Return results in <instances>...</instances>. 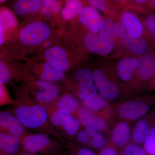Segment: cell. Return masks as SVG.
<instances>
[{"label":"cell","instance_id":"6da1fadb","mask_svg":"<svg viewBox=\"0 0 155 155\" xmlns=\"http://www.w3.org/2000/svg\"><path fill=\"white\" fill-rule=\"evenodd\" d=\"M52 30L48 22L41 19L33 20L20 29L13 41L8 46L10 59L22 58L39 51L45 41L51 37Z\"/></svg>","mask_w":155,"mask_h":155},{"label":"cell","instance_id":"7a4b0ae2","mask_svg":"<svg viewBox=\"0 0 155 155\" xmlns=\"http://www.w3.org/2000/svg\"><path fill=\"white\" fill-rule=\"evenodd\" d=\"M16 94L13 107L9 111L17 117L24 127L39 133L55 135L45 107L35 101L21 88L17 91Z\"/></svg>","mask_w":155,"mask_h":155},{"label":"cell","instance_id":"3957f363","mask_svg":"<svg viewBox=\"0 0 155 155\" xmlns=\"http://www.w3.org/2000/svg\"><path fill=\"white\" fill-rule=\"evenodd\" d=\"M21 89L35 101L48 109L58 99L60 89L55 83L22 75Z\"/></svg>","mask_w":155,"mask_h":155},{"label":"cell","instance_id":"277c9868","mask_svg":"<svg viewBox=\"0 0 155 155\" xmlns=\"http://www.w3.org/2000/svg\"><path fill=\"white\" fill-rule=\"evenodd\" d=\"M22 150L36 155H55L58 143L46 134L27 133L21 138Z\"/></svg>","mask_w":155,"mask_h":155},{"label":"cell","instance_id":"5b68a950","mask_svg":"<svg viewBox=\"0 0 155 155\" xmlns=\"http://www.w3.org/2000/svg\"><path fill=\"white\" fill-rule=\"evenodd\" d=\"M22 75L45 81L54 82L64 79L65 75L43 60H28L22 69Z\"/></svg>","mask_w":155,"mask_h":155},{"label":"cell","instance_id":"8992f818","mask_svg":"<svg viewBox=\"0 0 155 155\" xmlns=\"http://www.w3.org/2000/svg\"><path fill=\"white\" fill-rule=\"evenodd\" d=\"M49 120L53 128H61L70 136L77 134L80 122L75 116L69 112L61 110L48 111Z\"/></svg>","mask_w":155,"mask_h":155},{"label":"cell","instance_id":"52a82bcc","mask_svg":"<svg viewBox=\"0 0 155 155\" xmlns=\"http://www.w3.org/2000/svg\"><path fill=\"white\" fill-rule=\"evenodd\" d=\"M41 53L37 59L48 62L57 70L64 73L70 67L68 54L66 50L61 47L54 45Z\"/></svg>","mask_w":155,"mask_h":155},{"label":"cell","instance_id":"ba28073f","mask_svg":"<svg viewBox=\"0 0 155 155\" xmlns=\"http://www.w3.org/2000/svg\"><path fill=\"white\" fill-rule=\"evenodd\" d=\"M94 75L96 87L102 97L110 101L116 100L119 93V89L117 84L109 80L104 72L101 69L95 71Z\"/></svg>","mask_w":155,"mask_h":155},{"label":"cell","instance_id":"9c48e42d","mask_svg":"<svg viewBox=\"0 0 155 155\" xmlns=\"http://www.w3.org/2000/svg\"><path fill=\"white\" fill-rule=\"evenodd\" d=\"M0 19L5 37L6 45L8 46L20 29L19 22L13 11L6 7H0Z\"/></svg>","mask_w":155,"mask_h":155},{"label":"cell","instance_id":"30bf717a","mask_svg":"<svg viewBox=\"0 0 155 155\" xmlns=\"http://www.w3.org/2000/svg\"><path fill=\"white\" fill-rule=\"evenodd\" d=\"M84 44L91 51L103 55L109 54L115 45L111 37H103L97 33L87 35L84 38Z\"/></svg>","mask_w":155,"mask_h":155},{"label":"cell","instance_id":"8fae6325","mask_svg":"<svg viewBox=\"0 0 155 155\" xmlns=\"http://www.w3.org/2000/svg\"><path fill=\"white\" fill-rule=\"evenodd\" d=\"M16 116L9 111H0V131L17 136L22 138L27 133Z\"/></svg>","mask_w":155,"mask_h":155},{"label":"cell","instance_id":"7c38bea8","mask_svg":"<svg viewBox=\"0 0 155 155\" xmlns=\"http://www.w3.org/2000/svg\"><path fill=\"white\" fill-rule=\"evenodd\" d=\"M150 110L147 105L139 101H131L122 104L119 107V115L124 119L135 120L142 117Z\"/></svg>","mask_w":155,"mask_h":155},{"label":"cell","instance_id":"4fadbf2b","mask_svg":"<svg viewBox=\"0 0 155 155\" xmlns=\"http://www.w3.org/2000/svg\"><path fill=\"white\" fill-rule=\"evenodd\" d=\"M77 116L79 122L86 128H91L98 131L104 130L105 128L104 120L85 107L78 109Z\"/></svg>","mask_w":155,"mask_h":155},{"label":"cell","instance_id":"5bb4252c","mask_svg":"<svg viewBox=\"0 0 155 155\" xmlns=\"http://www.w3.org/2000/svg\"><path fill=\"white\" fill-rule=\"evenodd\" d=\"M21 150L20 137L0 131V155H15Z\"/></svg>","mask_w":155,"mask_h":155},{"label":"cell","instance_id":"9a60e30c","mask_svg":"<svg viewBox=\"0 0 155 155\" xmlns=\"http://www.w3.org/2000/svg\"><path fill=\"white\" fill-rule=\"evenodd\" d=\"M80 22L91 33L95 34L98 31L101 19L96 10L91 7L82 8L79 14Z\"/></svg>","mask_w":155,"mask_h":155},{"label":"cell","instance_id":"2e32d148","mask_svg":"<svg viewBox=\"0 0 155 155\" xmlns=\"http://www.w3.org/2000/svg\"><path fill=\"white\" fill-rule=\"evenodd\" d=\"M42 4L41 0H19L14 3L13 8L17 15L28 16L40 12Z\"/></svg>","mask_w":155,"mask_h":155},{"label":"cell","instance_id":"e0dca14e","mask_svg":"<svg viewBox=\"0 0 155 155\" xmlns=\"http://www.w3.org/2000/svg\"><path fill=\"white\" fill-rule=\"evenodd\" d=\"M8 61L0 59V84L5 85L13 80L21 79L22 70H17L9 64Z\"/></svg>","mask_w":155,"mask_h":155},{"label":"cell","instance_id":"ac0fdd59","mask_svg":"<svg viewBox=\"0 0 155 155\" xmlns=\"http://www.w3.org/2000/svg\"><path fill=\"white\" fill-rule=\"evenodd\" d=\"M122 21L129 36L137 38L142 35L143 27L134 14L130 12H126L122 15Z\"/></svg>","mask_w":155,"mask_h":155},{"label":"cell","instance_id":"d6986e66","mask_svg":"<svg viewBox=\"0 0 155 155\" xmlns=\"http://www.w3.org/2000/svg\"><path fill=\"white\" fill-rule=\"evenodd\" d=\"M139 61L136 59L125 58L121 59L117 66V72L120 78L124 81L132 78L136 69L138 68Z\"/></svg>","mask_w":155,"mask_h":155},{"label":"cell","instance_id":"ffe728a7","mask_svg":"<svg viewBox=\"0 0 155 155\" xmlns=\"http://www.w3.org/2000/svg\"><path fill=\"white\" fill-rule=\"evenodd\" d=\"M78 103L74 97L70 94H64L58 98L54 104L47 109V111L51 110H61L69 112L70 114L77 110Z\"/></svg>","mask_w":155,"mask_h":155},{"label":"cell","instance_id":"44dd1931","mask_svg":"<svg viewBox=\"0 0 155 155\" xmlns=\"http://www.w3.org/2000/svg\"><path fill=\"white\" fill-rule=\"evenodd\" d=\"M155 58L152 55L145 56L139 61L138 73L140 77L144 80L151 78L155 72Z\"/></svg>","mask_w":155,"mask_h":155},{"label":"cell","instance_id":"7402d4cb","mask_svg":"<svg viewBox=\"0 0 155 155\" xmlns=\"http://www.w3.org/2000/svg\"><path fill=\"white\" fill-rule=\"evenodd\" d=\"M61 2L56 0H43L41 15L42 17L48 20H53L55 16L60 12L61 8Z\"/></svg>","mask_w":155,"mask_h":155},{"label":"cell","instance_id":"603a6c76","mask_svg":"<svg viewBox=\"0 0 155 155\" xmlns=\"http://www.w3.org/2000/svg\"><path fill=\"white\" fill-rule=\"evenodd\" d=\"M130 130L127 123L122 122L118 124L113 131L112 138L115 144L123 146L130 140Z\"/></svg>","mask_w":155,"mask_h":155},{"label":"cell","instance_id":"cb8c5ba5","mask_svg":"<svg viewBox=\"0 0 155 155\" xmlns=\"http://www.w3.org/2000/svg\"><path fill=\"white\" fill-rule=\"evenodd\" d=\"M123 43L128 49L136 54H143L147 49V42L140 38H135L127 35L123 38Z\"/></svg>","mask_w":155,"mask_h":155},{"label":"cell","instance_id":"d4e9b609","mask_svg":"<svg viewBox=\"0 0 155 155\" xmlns=\"http://www.w3.org/2000/svg\"><path fill=\"white\" fill-rule=\"evenodd\" d=\"M83 8L82 3L78 0H69L61 11V15L64 19L70 20L80 14Z\"/></svg>","mask_w":155,"mask_h":155},{"label":"cell","instance_id":"484cf974","mask_svg":"<svg viewBox=\"0 0 155 155\" xmlns=\"http://www.w3.org/2000/svg\"><path fill=\"white\" fill-rule=\"evenodd\" d=\"M149 131V127L147 120H140L137 124L134 130V141L138 144L144 142L148 135Z\"/></svg>","mask_w":155,"mask_h":155},{"label":"cell","instance_id":"4316f807","mask_svg":"<svg viewBox=\"0 0 155 155\" xmlns=\"http://www.w3.org/2000/svg\"><path fill=\"white\" fill-rule=\"evenodd\" d=\"M85 131L89 137V143H91L94 147L101 148L106 144L105 137L102 134L100 133L98 130L86 128Z\"/></svg>","mask_w":155,"mask_h":155},{"label":"cell","instance_id":"83f0119b","mask_svg":"<svg viewBox=\"0 0 155 155\" xmlns=\"http://www.w3.org/2000/svg\"><path fill=\"white\" fill-rule=\"evenodd\" d=\"M78 94L84 101L91 99L97 95L96 87L94 84L79 85Z\"/></svg>","mask_w":155,"mask_h":155},{"label":"cell","instance_id":"f1b7e54d","mask_svg":"<svg viewBox=\"0 0 155 155\" xmlns=\"http://www.w3.org/2000/svg\"><path fill=\"white\" fill-rule=\"evenodd\" d=\"M75 78L79 85L94 84V72L89 69H80L75 73Z\"/></svg>","mask_w":155,"mask_h":155},{"label":"cell","instance_id":"f546056e","mask_svg":"<svg viewBox=\"0 0 155 155\" xmlns=\"http://www.w3.org/2000/svg\"><path fill=\"white\" fill-rule=\"evenodd\" d=\"M85 107L92 111H97L102 109L107 105V102L102 97L97 95L91 99L84 101Z\"/></svg>","mask_w":155,"mask_h":155},{"label":"cell","instance_id":"4dcf8cb0","mask_svg":"<svg viewBox=\"0 0 155 155\" xmlns=\"http://www.w3.org/2000/svg\"><path fill=\"white\" fill-rule=\"evenodd\" d=\"M114 28L113 21L110 19L103 20L100 24L98 31L100 35L103 37L112 36Z\"/></svg>","mask_w":155,"mask_h":155},{"label":"cell","instance_id":"1f68e13d","mask_svg":"<svg viewBox=\"0 0 155 155\" xmlns=\"http://www.w3.org/2000/svg\"><path fill=\"white\" fill-rule=\"evenodd\" d=\"M14 102L5 85L0 84V107L12 105Z\"/></svg>","mask_w":155,"mask_h":155},{"label":"cell","instance_id":"d6a6232c","mask_svg":"<svg viewBox=\"0 0 155 155\" xmlns=\"http://www.w3.org/2000/svg\"><path fill=\"white\" fill-rule=\"evenodd\" d=\"M144 148L146 151L150 153H155V128L152 127L145 141Z\"/></svg>","mask_w":155,"mask_h":155},{"label":"cell","instance_id":"836d02e7","mask_svg":"<svg viewBox=\"0 0 155 155\" xmlns=\"http://www.w3.org/2000/svg\"><path fill=\"white\" fill-rule=\"evenodd\" d=\"M128 33L124 25L120 22H117L114 25L112 36L119 38H125Z\"/></svg>","mask_w":155,"mask_h":155},{"label":"cell","instance_id":"e575fe53","mask_svg":"<svg viewBox=\"0 0 155 155\" xmlns=\"http://www.w3.org/2000/svg\"><path fill=\"white\" fill-rule=\"evenodd\" d=\"M125 155H146L142 148L137 145L131 144L125 148Z\"/></svg>","mask_w":155,"mask_h":155},{"label":"cell","instance_id":"d590c367","mask_svg":"<svg viewBox=\"0 0 155 155\" xmlns=\"http://www.w3.org/2000/svg\"><path fill=\"white\" fill-rule=\"evenodd\" d=\"M89 3L92 5L100 9L101 11H104L107 8V5L105 1L91 0L89 1Z\"/></svg>","mask_w":155,"mask_h":155},{"label":"cell","instance_id":"8d00e7d4","mask_svg":"<svg viewBox=\"0 0 155 155\" xmlns=\"http://www.w3.org/2000/svg\"><path fill=\"white\" fill-rule=\"evenodd\" d=\"M77 140L82 143H89V137L86 131L81 130L78 132L77 136Z\"/></svg>","mask_w":155,"mask_h":155},{"label":"cell","instance_id":"74e56055","mask_svg":"<svg viewBox=\"0 0 155 155\" xmlns=\"http://www.w3.org/2000/svg\"><path fill=\"white\" fill-rule=\"evenodd\" d=\"M147 25L153 33H155V19L153 16H150L147 19Z\"/></svg>","mask_w":155,"mask_h":155},{"label":"cell","instance_id":"f35d334b","mask_svg":"<svg viewBox=\"0 0 155 155\" xmlns=\"http://www.w3.org/2000/svg\"><path fill=\"white\" fill-rule=\"evenodd\" d=\"M0 59L10 60L8 54V46H0Z\"/></svg>","mask_w":155,"mask_h":155},{"label":"cell","instance_id":"ab89813d","mask_svg":"<svg viewBox=\"0 0 155 155\" xmlns=\"http://www.w3.org/2000/svg\"><path fill=\"white\" fill-rule=\"evenodd\" d=\"M101 155H119L117 151L114 148L110 147L103 149L101 152Z\"/></svg>","mask_w":155,"mask_h":155},{"label":"cell","instance_id":"60d3db41","mask_svg":"<svg viewBox=\"0 0 155 155\" xmlns=\"http://www.w3.org/2000/svg\"><path fill=\"white\" fill-rule=\"evenodd\" d=\"M6 45L5 37L0 19V46Z\"/></svg>","mask_w":155,"mask_h":155},{"label":"cell","instance_id":"b9f144b4","mask_svg":"<svg viewBox=\"0 0 155 155\" xmlns=\"http://www.w3.org/2000/svg\"><path fill=\"white\" fill-rule=\"evenodd\" d=\"M77 155H96L93 151L87 148L81 149L78 151Z\"/></svg>","mask_w":155,"mask_h":155},{"label":"cell","instance_id":"7bdbcfd3","mask_svg":"<svg viewBox=\"0 0 155 155\" xmlns=\"http://www.w3.org/2000/svg\"><path fill=\"white\" fill-rule=\"evenodd\" d=\"M15 155H36L35 154H34L31 153L25 152L23 151H20L19 153H17V154Z\"/></svg>","mask_w":155,"mask_h":155},{"label":"cell","instance_id":"ee69618b","mask_svg":"<svg viewBox=\"0 0 155 155\" xmlns=\"http://www.w3.org/2000/svg\"><path fill=\"white\" fill-rule=\"evenodd\" d=\"M136 2H138L139 3H143L145 2H146V0H139V1H136Z\"/></svg>","mask_w":155,"mask_h":155}]
</instances>
